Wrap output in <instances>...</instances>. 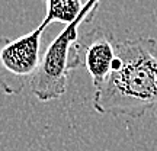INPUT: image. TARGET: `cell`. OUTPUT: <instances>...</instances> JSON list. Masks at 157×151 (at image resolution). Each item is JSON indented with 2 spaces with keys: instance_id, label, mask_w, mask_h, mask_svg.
Returning <instances> with one entry per match:
<instances>
[{
  "instance_id": "obj_1",
  "label": "cell",
  "mask_w": 157,
  "mask_h": 151,
  "mask_svg": "<svg viewBox=\"0 0 157 151\" xmlns=\"http://www.w3.org/2000/svg\"><path fill=\"white\" fill-rule=\"evenodd\" d=\"M156 47L150 36L118 41L112 73L95 87L96 112L138 119L157 106Z\"/></svg>"
},
{
  "instance_id": "obj_2",
  "label": "cell",
  "mask_w": 157,
  "mask_h": 151,
  "mask_svg": "<svg viewBox=\"0 0 157 151\" xmlns=\"http://www.w3.org/2000/svg\"><path fill=\"white\" fill-rule=\"evenodd\" d=\"M99 5L101 0H89L80 16L66 25L44 51L38 71L29 84L32 95L38 100H56L66 93L70 74L83 64L78 28L95 17Z\"/></svg>"
},
{
  "instance_id": "obj_3",
  "label": "cell",
  "mask_w": 157,
  "mask_h": 151,
  "mask_svg": "<svg viewBox=\"0 0 157 151\" xmlns=\"http://www.w3.org/2000/svg\"><path fill=\"white\" fill-rule=\"evenodd\" d=\"M48 28L41 22L28 34L15 39L0 38V90L19 95L31 84L41 62V38Z\"/></svg>"
},
{
  "instance_id": "obj_4",
  "label": "cell",
  "mask_w": 157,
  "mask_h": 151,
  "mask_svg": "<svg viewBox=\"0 0 157 151\" xmlns=\"http://www.w3.org/2000/svg\"><path fill=\"white\" fill-rule=\"evenodd\" d=\"M117 39L112 34L101 28L92 29L80 38L82 60L86 71L93 81V87L102 84L112 73L117 58Z\"/></svg>"
},
{
  "instance_id": "obj_5",
  "label": "cell",
  "mask_w": 157,
  "mask_h": 151,
  "mask_svg": "<svg viewBox=\"0 0 157 151\" xmlns=\"http://www.w3.org/2000/svg\"><path fill=\"white\" fill-rule=\"evenodd\" d=\"M45 16L42 23L50 26L51 23L70 25L83 12L89 0H44Z\"/></svg>"
}]
</instances>
